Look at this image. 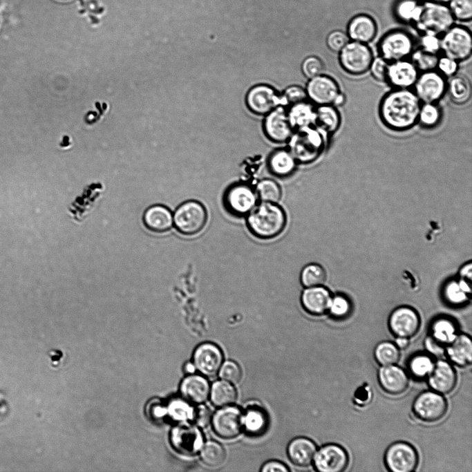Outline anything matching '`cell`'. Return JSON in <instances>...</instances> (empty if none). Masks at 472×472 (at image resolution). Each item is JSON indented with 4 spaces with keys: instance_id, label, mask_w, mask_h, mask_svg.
Here are the masks:
<instances>
[{
    "instance_id": "59",
    "label": "cell",
    "mask_w": 472,
    "mask_h": 472,
    "mask_svg": "<svg viewBox=\"0 0 472 472\" xmlns=\"http://www.w3.org/2000/svg\"><path fill=\"white\" fill-rule=\"evenodd\" d=\"M167 413V408L158 404L151 405L150 415L155 419L163 417Z\"/></svg>"
},
{
    "instance_id": "33",
    "label": "cell",
    "mask_w": 472,
    "mask_h": 472,
    "mask_svg": "<svg viewBox=\"0 0 472 472\" xmlns=\"http://www.w3.org/2000/svg\"><path fill=\"white\" fill-rule=\"evenodd\" d=\"M341 123V117L337 106H318L316 109L315 126L330 135L334 133L340 128Z\"/></svg>"
},
{
    "instance_id": "47",
    "label": "cell",
    "mask_w": 472,
    "mask_h": 472,
    "mask_svg": "<svg viewBox=\"0 0 472 472\" xmlns=\"http://www.w3.org/2000/svg\"><path fill=\"white\" fill-rule=\"evenodd\" d=\"M167 412L173 419L186 422L193 419L194 409L184 400L174 399L169 404Z\"/></svg>"
},
{
    "instance_id": "37",
    "label": "cell",
    "mask_w": 472,
    "mask_h": 472,
    "mask_svg": "<svg viewBox=\"0 0 472 472\" xmlns=\"http://www.w3.org/2000/svg\"><path fill=\"white\" fill-rule=\"evenodd\" d=\"M296 159L290 151L278 150L274 152L269 160V168L276 176L285 177L294 170Z\"/></svg>"
},
{
    "instance_id": "19",
    "label": "cell",
    "mask_w": 472,
    "mask_h": 472,
    "mask_svg": "<svg viewBox=\"0 0 472 472\" xmlns=\"http://www.w3.org/2000/svg\"><path fill=\"white\" fill-rule=\"evenodd\" d=\"M426 379L431 390L442 395L451 393L455 388L457 381L453 365L442 359L435 361L432 370Z\"/></svg>"
},
{
    "instance_id": "50",
    "label": "cell",
    "mask_w": 472,
    "mask_h": 472,
    "mask_svg": "<svg viewBox=\"0 0 472 472\" xmlns=\"http://www.w3.org/2000/svg\"><path fill=\"white\" fill-rule=\"evenodd\" d=\"M389 62L381 56L374 57L368 71L377 82L386 83Z\"/></svg>"
},
{
    "instance_id": "11",
    "label": "cell",
    "mask_w": 472,
    "mask_h": 472,
    "mask_svg": "<svg viewBox=\"0 0 472 472\" xmlns=\"http://www.w3.org/2000/svg\"><path fill=\"white\" fill-rule=\"evenodd\" d=\"M419 457L415 447L406 441L390 444L384 454V464L388 471L413 472L419 464Z\"/></svg>"
},
{
    "instance_id": "43",
    "label": "cell",
    "mask_w": 472,
    "mask_h": 472,
    "mask_svg": "<svg viewBox=\"0 0 472 472\" xmlns=\"http://www.w3.org/2000/svg\"><path fill=\"white\" fill-rule=\"evenodd\" d=\"M258 198L262 202L277 203L281 198V189L279 184L272 179H263L256 187Z\"/></svg>"
},
{
    "instance_id": "6",
    "label": "cell",
    "mask_w": 472,
    "mask_h": 472,
    "mask_svg": "<svg viewBox=\"0 0 472 472\" xmlns=\"http://www.w3.org/2000/svg\"><path fill=\"white\" fill-rule=\"evenodd\" d=\"M440 53L457 62L468 59L472 53V35L463 25L453 24L440 36Z\"/></svg>"
},
{
    "instance_id": "25",
    "label": "cell",
    "mask_w": 472,
    "mask_h": 472,
    "mask_svg": "<svg viewBox=\"0 0 472 472\" xmlns=\"http://www.w3.org/2000/svg\"><path fill=\"white\" fill-rule=\"evenodd\" d=\"M331 301V294L322 285L306 287L301 296L303 309L313 316H321L328 312Z\"/></svg>"
},
{
    "instance_id": "15",
    "label": "cell",
    "mask_w": 472,
    "mask_h": 472,
    "mask_svg": "<svg viewBox=\"0 0 472 472\" xmlns=\"http://www.w3.org/2000/svg\"><path fill=\"white\" fill-rule=\"evenodd\" d=\"M349 455L342 446L330 443L317 451L313 465L319 472H343L349 464Z\"/></svg>"
},
{
    "instance_id": "7",
    "label": "cell",
    "mask_w": 472,
    "mask_h": 472,
    "mask_svg": "<svg viewBox=\"0 0 472 472\" xmlns=\"http://www.w3.org/2000/svg\"><path fill=\"white\" fill-rule=\"evenodd\" d=\"M207 218L205 207L194 200L180 205L173 216L176 229L186 236H193L201 232L207 224Z\"/></svg>"
},
{
    "instance_id": "1",
    "label": "cell",
    "mask_w": 472,
    "mask_h": 472,
    "mask_svg": "<svg viewBox=\"0 0 472 472\" xmlns=\"http://www.w3.org/2000/svg\"><path fill=\"white\" fill-rule=\"evenodd\" d=\"M421 104L413 89L393 88L379 102V119L390 130H410L417 124Z\"/></svg>"
},
{
    "instance_id": "62",
    "label": "cell",
    "mask_w": 472,
    "mask_h": 472,
    "mask_svg": "<svg viewBox=\"0 0 472 472\" xmlns=\"http://www.w3.org/2000/svg\"><path fill=\"white\" fill-rule=\"evenodd\" d=\"M185 370L187 373H190V374L193 373L196 370V368H195L194 364L193 363H190V362L187 363L185 366Z\"/></svg>"
},
{
    "instance_id": "53",
    "label": "cell",
    "mask_w": 472,
    "mask_h": 472,
    "mask_svg": "<svg viewBox=\"0 0 472 472\" xmlns=\"http://www.w3.org/2000/svg\"><path fill=\"white\" fill-rule=\"evenodd\" d=\"M459 68V62L445 55H440L436 66V70L444 77L451 78L457 74Z\"/></svg>"
},
{
    "instance_id": "57",
    "label": "cell",
    "mask_w": 472,
    "mask_h": 472,
    "mask_svg": "<svg viewBox=\"0 0 472 472\" xmlns=\"http://www.w3.org/2000/svg\"><path fill=\"white\" fill-rule=\"evenodd\" d=\"M424 348L432 357H441L444 355L445 347L440 345L427 335L424 340Z\"/></svg>"
},
{
    "instance_id": "21",
    "label": "cell",
    "mask_w": 472,
    "mask_h": 472,
    "mask_svg": "<svg viewBox=\"0 0 472 472\" xmlns=\"http://www.w3.org/2000/svg\"><path fill=\"white\" fill-rule=\"evenodd\" d=\"M419 71L409 59L389 62L386 82L393 88L413 87Z\"/></svg>"
},
{
    "instance_id": "9",
    "label": "cell",
    "mask_w": 472,
    "mask_h": 472,
    "mask_svg": "<svg viewBox=\"0 0 472 472\" xmlns=\"http://www.w3.org/2000/svg\"><path fill=\"white\" fill-rule=\"evenodd\" d=\"M306 94L312 102L321 105L341 106L345 102V95L339 83L327 75H319L310 78L306 86Z\"/></svg>"
},
{
    "instance_id": "24",
    "label": "cell",
    "mask_w": 472,
    "mask_h": 472,
    "mask_svg": "<svg viewBox=\"0 0 472 472\" xmlns=\"http://www.w3.org/2000/svg\"><path fill=\"white\" fill-rule=\"evenodd\" d=\"M378 26L375 19L366 13L352 17L348 23L346 33L350 40L368 44L377 36Z\"/></svg>"
},
{
    "instance_id": "55",
    "label": "cell",
    "mask_w": 472,
    "mask_h": 472,
    "mask_svg": "<svg viewBox=\"0 0 472 472\" xmlns=\"http://www.w3.org/2000/svg\"><path fill=\"white\" fill-rule=\"evenodd\" d=\"M307 97L305 90L298 86H292L286 88L282 99L284 104H295L305 101Z\"/></svg>"
},
{
    "instance_id": "58",
    "label": "cell",
    "mask_w": 472,
    "mask_h": 472,
    "mask_svg": "<svg viewBox=\"0 0 472 472\" xmlns=\"http://www.w3.org/2000/svg\"><path fill=\"white\" fill-rule=\"evenodd\" d=\"M288 471V468L284 464L276 460L265 462L261 469V471L263 472H287Z\"/></svg>"
},
{
    "instance_id": "14",
    "label": "cell",
    "mask_w": 472,
    "mask_h": 472,
    "mask_svg": "<svg viewBox=\"0 0 472 472\" xmlns=\"http://www.w3.org/2000/svg\"><path fill=\"white\" fill-rule=\"evenodd\" d=\"M420 325L421 320L419 314L409 306L397 308L388 317V330L395 338L410 339L417 334Z\"/></svg>"
},
{
    "instance_id": "20",
    "label": "cell",
    "mask_w": 472,
    "mask_h": 472,
    "mask_svg": "<svg viewBox=\"0 0 472 472\" xmlns=\"http://www.w3.org/2000/svg\"><path fill=\"white\" fill-rule=\"evenodd\" d=\"M377 381L384 392L390 395H399L406 392L410 377L404 369L397 364L380 366Z\"/></svg>"
},
{
    "instance_id": "54",
    "label": "cell",
    "mask_w": 472,
    "mask_h": 472,
    "mask_svg": "<svg viewBox=\"0 0 472 472\" xmlns=\"http://www.w3.org/2000/svg\"><path fill=\"white\" fill-rule=\"evenodd\" d=\"M418 48L423 50L438 54L440 53V36L434 34H420Z\"/></svg>"
},
{
    "instance_id": "48",
    "label": "cell",
    "mask_w": 472,
    "mask_h": 472,
    "mask_svg": "<svg viewBox=\"0 0 472 472\" xmlns=\"http://www.w3.org/2000/svg\"><path fill=\"white\" fill-rule=\"evenodd\" d=\"M218 372L223 380L234 384L239 382L242 377L240 366L232 361L223 364Z\"/></svg>"
},
{
    "instance_id": "31",
    "label": "cell",
    "mask_w": 472,
    "mask_h": 472,
    "mask_svg": "<svg viewBox=\"0 0 472 472\" xmlns=\"http://www.w3.org/2000/svg\"><path fill=\"white\" fill-rule=\"evenodd\" d=\"M423 5L422 0H396L393 6L394 17L400 23L414 27L420 17Z\"/></svg>"
},
{
    "instance_id": "46",
    "label": "cell",
    "mask_w": 472,
    "mask_h": 472,
    "mask_svg": "<svg viewBox=\"0 0 472 472\" xmlns=\"http://www.w3.org/2000/svg\"><path fill=\"white\" fill-rule=\"evenodd\" d=\"M447 6L455 21L470 22L472 19V0H450Z\"/></svg>"
},
{
    "instance_id": "5",
    "label": "cell",
    "mask_w": 472,
    "mask_h": 472,
    "mask_svg": "<svg viewBox=\"0 0 472 472\" xmlns=\"http://www.w3.org/2000/svg\"><path fill=\"white\" fill-rule=\"evenodd\" d=\"M455 22L447 4L425 1L414 28L419 34L429 33L441 36Z\"/></svg>"
},
{
    "instance_id": "26",
    "label": "cell",
    "mask_w": 472,
    "mask_h": 472,
    "mask_svg": "<svg viewBox=\"0 0 472 472\" xmlns=\"http://www.w3.org/2000/svg\"><path fill=\"white\" fill-rule=\"evenodd\" d=\"M444 355L453 366L465 368L472 361V341L469 335L458 333L445 348Z\"/></svg>"
},
{
    "instance_id": "29",
    "label": "cell",
    "mask_w": 472,
    "mask_h": 472,
    "mask_svg": "<svg viewBox=\"0 0 472 472\" xmlns=\"http://www.w3.org/2000/svg\"><path fill=\"white\" fill-rule=\"evenodd\" d=\"M143 222L146 227L155 233H164L169 231L173 223L171 211L160 205L149 207L143 216Z\"/></svg>"
},
{
    "instance_id": "22",
    "label": "cell",
    "mask_w": 472,
    "mask_h": 472,
    "mask_svg": "<svg viewBox=\"0 0 472 472\" xmlns=\"http://www.w3.org/2000/svg\"><path fill=\"white\" fill-rule=\"evenodd\" d=\"M246 103L248 108L259 115L267 114L280 104H284L275 91L267 85H257L247 93Z\"/></svg>"
},
{
    "instance_id": "56",
    "label": "cell",
    "mask_w": 472,
    "mask_h": 472,
    "mask_svg": "<svg viewBox=\"0 0 472 472\" xmlns=\"http://www.w3.org/2000/svg\"><path fill=\"white\" fill-rule=\"evenodd\" d=\"M212 417L210 409L202 404L194 409L193 419L195 421L196 425L199 428H204L211 422Z\"/></svg>"
},
{
    "instance_id": "23",
    "label": "cell",
    "mask_w": 472,
    "mask_h": 472,
    "mask_svg": "<svg viewBox=\"0 0 472 472\" xmlns=\"http://www.w3.org/2000/svg\"><path fill=\"white\" fill-rule=\"evenodd\" d=\"M264 129L267 136L276 142H283L291 138L293 128L283 107L276 106L267 114Z\"/></svg>"
},
{
    "instance_id": "60",
    "label": "cell",
    "mask_w": 472,
    "mask_h": 472,
    "mask_svg": "<svg viewBox=\"0 0 472 472\" xmlns=\"http://www.w3.org/2000/svg\"><path fill=\"white\" fill-rule=\"evenodd\" d=\"M471 263H469L464 265L460 271V274L462 279L471 280Z\"/></svg>"
},
{
    "instance_id": "3",
    "label": "cell",
    "mask_w": 472,
    "mask_h": 472,
    "mask_svg": "<svg viewBox=\"0 0 472 472\" xmlns=\"http://www.w3.org/2000/svg\"><path fill=\"white\" fill-rule=\"evenodd\" d=\"M328 135L315 125L299 129L290 138V151L296 160L310 162L323 152Z\"/></svg>"
},
{
    "instance_id": "12",
    "label": "cell",
    "mask_w": 472,
    "mask_h": 472,
    "mask_svg": "<svg viewBox=\"0 0 472 472\" xmlns=\"http://www.w3.org/2000/svg\"><path fill=\"white\" fill-rule=\"evenodd\" d=\"M447 79L437 70L420 72L413 90L422 103H438L445 95Z\"/></svg>"
},
{
    "instance_id": "35",
    "label": "cell",
    "mask_w": 472,
    "mask_h": 472,
    "mask_svg": "<svg viewBox=\"0 0 472 472\" xmlns=\"http://www.w3.org/2000/svg\"><path fill=\"white\" fill-rule=\"evenodd\" d=\"M292 128H305L315 125L316 109L305 101L293 104L287 113Z\"/></svg>"
},
{
    "instance_id": "44",
    "label": "cell",
    "mask_w": 472,
    "mask_h": 472,
    "mask_svg": "<svg viewBox=\"0 0 472 472\" xmlns=\"http://www.w3.org/2000/svg\"><path fill=\"white\" fill-rule=\"evenodd\" d=\"M439 56L438 54L431 53L417 47L409 58L420 73L436 70Z\"/></svg>"
},
{
    "instance_id": "17",
    "label": "cell",
    "mask_w": 472,
    "mask_h": 472,
    "mask_svg": "<svg viewBox=\"0 0 472 472\" xmlns=\"http://www.w3.org/2000/svg\"><path fill=\"white\" fill-rule=\"evenodd\" d=\"M173 446L182 455L191 456L200 451L203 444L202 433L196 425H179L171 432Z\"/></svg>"
},
{
    "instance_id": "8",
    "label": "cell",
    "mask_w": 472,
    "mask_h": 472,
    "mask_svg": "<svg viewBox=\"0 0 472 472\" xmlns=\"http://www.w3.org/2000/svg\"><path fill=\"white\" fill-rule=\"evenodd\" d=\"M338 54L341 68L352 76H360L367 73L374 58L373 52L368 44L352 40Z\"/></svg>"
},
{
    "instance_id": "42",
    "label": "cell",
    "mask_w": 472,
    "mask_h": 472,
    "mask_svg": "<svg viewBox=\"0 0 472 472\" xmlns=\"http://www.w3.org/2000/svg\"><path fill=\"white\" fill-rule=\"evenodd\" d=\"M326 279L324 269L319 264L310 263L305 265L300 274L301 284L305 287L322 285Z\"/></svg>"
},
{
    "instance_id": "4",
    "label": "cell",
    "mask_w": 472,
    "mask_h": 472,
    "mask_svg": "<svg viewBox=\"0 0 472 472\" xmlns=\"http://www.w3.org/2000/svg\"><path fill=\"white\" fill-rule=\"evenodd\" d=\"M415 48L413 36L401 28L388 30L377 43L379 55L388 62L409 59Z\"/></svg>"
},
{
    "instance_id": "30",
    "label": "cell",
    "mask_w": 472,
    "mask_h": 472,
    "mask_svg": "<svg viewBox=\"0 0 472 472\" xmlns=\"http://www.w3.org/2000/svg\"><path fill=\"white\" fill-rule=\"evenodd\" d=\"M458 334L455 321L446 317H440L431 323L428 334L433 340L446 348Z\"/></svg>"
},
{
    "instance_id": "52",
    "label": "cell",
    "mask_w": 472,
    "mask_h": 472,
    "mask_svg": "<svg viewBox=\"0 0 472 472\" xmlns=\"http://www.w3.org/2000/svg\"><path fill=\"white\" fill-rule=\"evenodd\" d=\"M349 41L346 32L334 30L328 35L326 44L331 51L339 53Z\"/></svg>"
},
{
    "instance_id": "2",
    "label": "cell",
    "mask_w": 472,
    "mask_h": 472,
    "mask_svg": "<svg viewBox=\"0 0 472 472\" xmlns=\"http://www.w3.org/2000/svg\"><path fill=\"white\" fill-rule=\"evenodd\" d=\"M247 225L250 232L261 239L278 236L286 225L284 209L276 203L262 202L247 215Z\"/></svg>"
},
{
    "instance_id": "39",
    "label": "cell",
    "mask_w": 472,
    "mask_h": 472,
    "mask_svg": "<svg viewBox=\"0 0 472 472\" xmlns=\"http://www.w3.org/2000/svg\"><path fill=\"white\" fill-rule=\"evenodd\" d=\"M400 356V350L390 341L379 342L373 350L374 359L380 366L397 364Z\"/></svg>"
},
{
    "instance_id": "63",
    "label": "cell",
    "mask_w": 472,
    "mask_h": 472,
    "mask_svg": "<svg viewBox=\"0 0 472 472\" xmlns=\"http://www.w3.org/2000/svg\"><path fill=\"white\" fill-rule=\"evenodd\" d=\"M426 1L447 4L450 0H426Z\"/></svg>"
},
{
    "instance_id": "61",
    "label": "cell",
    "mask_w": 472,
    "mask_h": 472,
    "mask_svg": "<svg viewBox=\"0 0 472 472\" xmlns=\"http://www.w3.org/2000/svg\"><path fill=\"white\" fill-rule=\"evenodd\" d=\"M394 342L400 350L406 348L409 345V339L406 338H395Z\"/></svg>"
},
{
    "instance_id": "40",
    "label": "cell",
    "mask_w": 472,
    "mask_h": 472,
    "mask_svg": "<svg viewBox=\"0 0 472 472\" xmlns=\"http://www.w3.org/2000/svg\"><path fill=\"white\" fill-rule=\"evenodd\" d=\"M201 461L210 467L221 465L226 457L224 448L215 441H207L203 444L200 450Z\"/></svg>"
},
{
    "instance_id": "38",
    "label": "cell",
    "mask_w": 472,
    "mask_h": 472,
    "mask_svg": "<svg viewBox=\"0 0 472 472\" xmlns=\"http://www.w3.org/2000/svg\"><path fill=\"white\" fill-rule=\"evenodd\" d=\"M211 403L217 407H224L233 404L237 397V392L234 386L226 381H215L210 388Z\"/></svg>"
},
{
    "instance_id": "28",
    "label": "cell",
    "mask_w": 472,
    "mask_h": 472,
    "mask_svg": "<svg viewBox=\"0 0 472 472\" xmlns=\"http://www.w3.org/2000/svg\"><path fill=\"white\" fill-rule=\"evenodd\" d=\"M180 391L187 402L196 404H202L209 397L210 386L209 381L204 377L190 375L182 381Z\"/></svg>"
},
{
    "instance_id": "36",
    "label": "cell",
    "mask_w": 472,
    "mask_h": 472,
    "mask_svg": "<svg viewBox=\"0 0 472 472\" xmlns=\"http://www.w3.org/2000/svg\"><path fill=\"white\" fill-rule=\"evenodd\" d=\"M433 357L427 352H417L409 357L406 368L409 377L417 380L426 379L434 366Z\"/></svg>"
},
{
    "instance_id": "16",
    "label": "cell",
    "mask_w": 472,
    "mask_h": 472,
    "mask_svg": "<svg viewBox=\"0 0 472 472\" xmlns=\"http://www.w3.org/2000/svg\"><path fill=\"white\" fill-rule=\"evenodd\" d=\"M211 422L213 431L218 437L234 439L243 431V413L231 405L221 407L212 415Z\"/></svg>"
},
{
    "instance_id": "41",
    "label": "cell",
    "mask_w": 472,
    "mask_h": 472,
    "mask_svg": "<svg viewBox=\"0 0 472 472\" xmlns=\"http://www.w3.org/2000/svg\"><path fill=\"white\" fill-rule=\"evenodd\" d=\"M442 117V112L438 103H422L417 124L426 129H433L440 123Z\"/></svg>"
},
{
    "instance_id": "32",
    "label": "cell",
    "mask_w": 472,
    "mask_h": 472,
    "mask_svg": "<svg viewBox=\"0 0 472 472\" xmlns=\"http://www.w3.org/2000/svg\"><path fill=\"white\" fill-rule=\"evenodd\" d=\"M268 422L267 413L259 406H250L243 413V430L249 435L258 436L264 433Z\"/></svg>"
},
{
    "instance_id": "34",
    "label": "cell",
    "mask_w": 472,
    "mask_h": 472,
    "mask_svg": "<svg viewBox=\"0 0 472 472\" xmlns=\"http://www.w3.org/2000/svg\"><path fill=\"white\" fill-rule=\"evenodd\" d=\"M446 93L454 104H466L471 96V84L469 78L463 75H455L447 81Z\"/></svg>"
},
{
    "instance_id": "27",
    "label": "cell",
    "mask_w": 472,
    "mask_h": 472,
    "mask_svg": "<svg viewBox=\"0 0 472 472\" xmlns=\"http://www.w3.org/2000/svg\"><path fill=\"white\" fill-rule=\"evenodd\" d=\"M317 449L316 444L307 437L292 440L287 448L290 460L295 465L307 467L312 464Z\"/></svg>"
},
{
    "instance_id": "10",
    "label": "cell",
    "mask_w": 472,
    "mask_h": 472,
    "mask_svg": "<svg viewBox=\"0 0 472 472\" xmlns=\"http://www.w3.org/2000/svg\"><path fill=\"white\" fill-rule=\"evenodd\" d=\"M448 410V402L444 395L433 390L418 394L412 404V411L419 420L434 423L442 419Z\"/></svg>"
},
{
    "instance_id": "51",
    "label": "cell",
    "mask_w": 472,
    "mask_h": 472,
    "mask_svg": "<svg viewBox=\"0 0 472 472\" xmlns=\"http://www.w3.org/2000/svg\"><path fill=\"white\" fill-rule=\"evenodd\" d=\"M301 68L303 74L310 79L323 74L324 65L318 57L310 56L304 59Z\"/></svg>"
},
{
    "instance_id": "13",
    "label": "cell",
    "mask_w": 472,
    "mask_h": 472,
    "mask_svg": "<svg viewBox=\"0 0 472 472\" xmlns=\"http://www.w3.org/2000/svg\"><path fill=\"white\" fill-rule=\"evenodd\" d=\"M256 191L249 185L239 183L229 187L225 193L223 202L226 209L232 215H247L256 205Z\"/></svg>"
},
{
    "instance_id": "18",
    "label": "cell",
    "mask_w": 472,
    "mask_h": 472,
    "mask_svg": "<svg viewBox=\"0 0 472 472\" xmlns=\"http://www.w3.org/2000/svg\"><path fill=\"white\" fill-rule=\"evenodd\" d=\"M193 361L196 370L204 376L216 375L223 364V355L218 346L212 343H203L195 350Z\"/></svg>"
},
{
    "instance_id": "45",
    "label": "cell",
    "mask_w": 472,
    "mask_h": 472,
    "mask_svg": "<svg viewBox=\"0 0 472 472\" xmlns=\"http://www.w3.org/2000/svg\"><path fill=\"white\" fill-rule=\"evenodd\" d=\"M471 292L470 287L463 279L460 281L449 283L445 289V295L450 303L455 305L462 304L467 299V294Z\"/></svg>"
},
{
    "instance_id": "49",
    "label": "cell",
    "mask_w": 472,
    "mask_h": 472,
    "mask_svg": "<svg viewBox=\"0 0 472 472\" xmlns=\"http://www.w3.org/2000/svg\"><path fill=\"white\" fill-rule=\"evenodd\" d=\"M328 312L334 318H344L347 317L350 312V301L343 296H336L334 298H332Z\"/></svg>"
}]
</instances>
